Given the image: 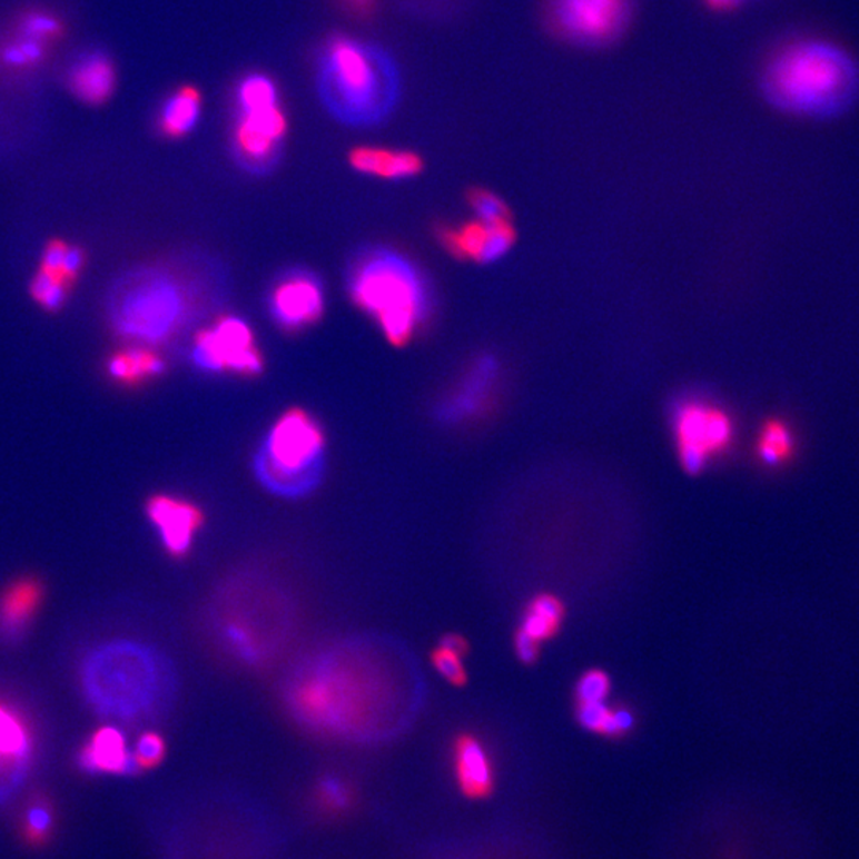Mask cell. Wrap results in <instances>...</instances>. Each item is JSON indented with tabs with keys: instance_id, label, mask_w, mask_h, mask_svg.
<instances>
[{
	"instance_id": "cell-1",
	"label": "cell",
	"mask_w": 859,
	"mask_h": 859,
	"mask_svg": "<svg viewBox=\"0 0 859 859\" xmlns=\"http://www.w3.org/2000/svg\"><path fill=\"white\" fill-rule=\"evenodd\" d=\"M405 646L381 635H355L299 661L284 702L310 731L373 740L406 728L421 712L424 681Z\"/></svg>"
},
{
	"instance_id": "cell-2",
	"label": "cell",
	"mask_w": 859,
	"mask_h": 859,
	"mask_svg": "<svg viewBox=\"0 0 859 859\" xmlns=\"http://www.w3.org/2000/svg\"><path fill=\"white\" fill-rule=\"evenodd\" d=\"M85 698L103 718L135 723L168 713L176 701V668L150 644L117 640L95 648L80 669Z\"/></svg>"
},
{
	"instance_id": "cell-3",
	"label": "cell",
	"mask_w": 859,
	"mask_h": 859,
	"mask_svg": "<svg viewBox=\"0 0 859 859\" xmlns=\"http://www.w3.org/2000/svg\"><path fill=\"white\" fill-rule=\"evenodd\" d=\"M766 101L781 112L829 118L846 112L859 92V69L842 48L796 40L779 48L761 73Z\"/></svg>"
},
{
	"instance_id": "cell-4",
	"label": "cell",
	"mask_w": 859,
	"mask_h": 859,
	"mask_svg": "<svg viewBox=\"0 0 859 859\" xmlns=\"http://www.w3.org/2000/svg\"><path fill=\"white\" fill-rule=\"evenodd\" d=\"M210 622L231 656L244 664H265L294 633V600L269 576H235L215 595Z\"/></svg>"
},
{
	"instance_id": "cell-5",
	"label": "cell",
	"mask_w": 859,
	"mask_h": 859,
	"mask_svg": "<svg viewBox=\"0 0 859 859\" xmlns=\"http://www.w3.org/2000/svg\"><path fill=\"white\" fill-rule=\"evenodd\" d=\"M347 287L355 305L376 322L392 346H406L427 317V284L398 251L372 249L361 255L347 276Z\"/></svg>"
},
{
	"instance_id": "cell-6",
	"label": "cell",
	"mask_w": 859,
	"mask_h": 859,
	"mask_svg": "<svg viewBox=\"0 0 859 859\" xmlns=\"http://www.w3.org/2000/svg\"><path fill=\"white\" fill-rule=\"evenodd\" d=\"M325 450L320 422L302 407H292L274 422L255 453V477L276 497L305 498L324 480Z\"/></svg>"
},
{
	"instance_id": "cell-7",
	"label": "cell",
	"mask_w": 859,
	"mask_h": 859,
	"mask_svg": "<svg viewBox=\"0 0 859 859\" xmlns=\"http://www.w3.org/2000/svg\"><path fill=\"white\" fill-rule=\"evenodd\" d=\"M191 307L190 292L176 277L140 274L115 299L113 324L126 339L158 344L179 332Z\"/></svg>"
},
{
	"instance_id": "cell-8",
	"label": "cell",
	"mask_w": 859,
	"mask_h": 859,
	"mask_svg": "<svg viewBox=\"0 0 859 859\" xmlns=\"http://www.w3.org/2000/svg\"><path fill=\"white\" fill-rule=\"evenodd\" d=\"M635 0H544L547 31L588 50L613 46L632 23Z\"/></svg>"
},
{
	"instance_id": "cell-9",
	"label": "cell",
	"mask_w": 859,
	"mask_h": 859,
	"mask_svg": "<svg viewBox=\"0 0 859 859\" xmlns=\"http://www.w3.org/2000/svg\"><path fill=\"white\" fill-rule=\"evenodd\" d=\"M191 361L207 373H231L255 377L265 369L254 329L244 318L225 316L201 329L192 339Z\"/></svg>"
},
{
	"instance_id": "cell-10",
	"label": "cell",
	"mask_w": 859,
	"mask_h": 859,
	"mask_svg": "<svg viewBox=\"0 0 859 859\" xmlns=\"http://www.w3.org/2000/svg\"><path fill=\"white\" fill-rule=\"evenodd\" d=\"M677 444L684 470L699 473L713 455L723 453L731 444V418L723 411L701 402H687L677 407Z\"/></svg>"
},
{
	"instance_id": "cell-11",
	"label": "cell",
	"mask_w": 859,
	"mask_h": 859,
	"mask_svg": "<svg viewBox=\"0 0 859 859\" xmlns=\"http://www.w3.org/2000/svg\"><path fill=\"white\" fill-rule=\"evenodd\" d=\"M332 87L338 91L352 113L369 112L377 91V73L372 58L349 39H335L328 48Z\"/></svg>"
},
{
	"instance_id": "cell-12",
	"label": "cell",
	"mask_w": 859,
	"mask_h": 859,
	"mask_svg": "<svg viewBox=\"0 0 859 859\" xmlns=\"http://www.w3.org/2000/svg\"><path fill=\"white\" fill-rule=\"evenodd\" d=\"M269 314L285 332H303L324 316L325 295L314 274L296 269L280 277L268 299Z\"/></svg>"
},
{
	"instance_id": "cell-13",
	"label": "cell",
	"mask_w": 859,
	"mask_h": 859,
	"mask_svg": "<svg viewBox=\"0 0 859 859\" xmlns=\"http://www.w3.org/2000/svg\"><path fill=\"white\" fill-rule=\"evenodd\" d=\"M146 514L157 529L166 553L174 559H184L190 554L196 536L206 522L198 505L169 494L151 495L146 503Z\"/></svg>"
},
{
	"instance_id": "cell-14",
	"label": "cell",
	"mask_w": 859,
	"mask_h": 859,
	"mask_svg": "<svg viewBox=\"0 0 859 859\" xmlns=\"http://www.w3.org/2000/svg\"><path fill=\"white\" fill-rule=\"evenodd\" d=\"M285 132H287V118L279 103L265 109L240 112L235 144L244 165L254 169L268 166Z\"/></svg>"
},
{
	"instance_id": "cell-15",
	"label": "cell",
	"mask_w": 859,
	"mask_h": 859,
	"mask_svg": "<svg viewBox=\"0 0 859 859\" xmlns=\"http://www.w3.org/2000/svg\"><path fill=\"white\" fill-rule=\"evenodd\" d=\"M440 240L455 257L491 263L510 250L514 231L510 220H476L461 227L443 228L440 231Z\"/></svg>"
},
{
	"instance_id": "cell-16",
	"label": "cell",
	"mask_w": 859,
	"mask_h": 859,
	"mask_svg": "<svg viewBox=\"0 0 859 859\" xmlns=\"http://www.w3.org/2000/svg\"><path fill=\"white\" fill-rule=\"evenodd\" d=\"M498 379V365L492 357H483L470 366L453 391L444 396L436 414L447 424L466 421L486 409Z\"/></svg>"
},
{
	"instance_id": "cell-17",
	"label": "cell",
	"mask_w": 859,
	"mask_h": 859,
	"mask_svg": "<svg viewBox=\"0 0 859 859\" xmlns=\"http://www.w3.org/2000/svg\"><path fill=\"white\" fill-rule=\"evenodd\" d=\"M79 766L87 773H118L136 776L140 772L135 754L129 751L124 732L106 725L98 729L79 753Z\"/></svg>"
},
{
	"instance_id": "cell-18",
	"label": "cell",
	"mask_w": 859,
	"mask_h": 859,
	"mask_svg": "<svg viewBox=\"0 0 859 859\" xmlns=\"http://www.w3.org/2000/svg\"><path fill=\"white\" fill-rule=\"evenodd\" d=\"M66 85L80 102L102 106L117 88V69L112 59L101 51L87 53L70 66Z\"/></svg>"
},
{
	"instance_id": "cell-19",
	"label": "cell",
	"mask_w": 859,
	"mask_h": 859,
	"mask_svg": "<svg viewBox=\"0 0 859 859\" xmlns=\"http://www.w3.org/2000/svg\"><path fill=\"white\" fill-rule=\"evenodd\" d=\"M43 586L37 577H21L0 592V640L13 643L24 635L42 605Z\"/></svg>"
},
{
	"instance_id": "cell-20",
	"label": "cell",
	"mask_w": 859,
	"mask_h": 859,
	"mask_svg": "<svg viewBox=\"0 0 859 859\" xmlns=\"http://www.w3.org/2000/svg\"><path fill=\"white\" fill-rule=\"evenodd\" d=\"M454 770L462 794L486 799L495 787L494 768L486 747L473 734H462L454 742Z\"/></svg>"
},
{
	"instance_id": "cell-21",
	"label": "cell",
	"mask_w": 859,
	"mask_h": 859,
	"mask_svg": "<svg viewBox=\"0 0 859 859\" xmlns=\"http://www.w3.org/2000/svg\"><path fill=\"white\" fill-rule=\"evenodd\" d=\"M32 740L17 713L0 703V792L17 787L31 761Z\"/></svg>"
},
{
	"instance_id": "cell-22",
	"label": "cell",
	"mask_w": 859,
	"mask_h": 859,
	"mask_svg": "<svg viewBox=\"0 0 859 859\" xmlns=\"http://www.w3.org/2000/svg\"><path fill=\"white\" fill-rule=\"evenodd\" d=\"M352 168L365 176L384 180H405L416 177L424 168L418 155L407 150L384 147H358L349 155Z\"/></svg>"
},
{
	"instance_id": "cell-23",
	"label": "cell",
	"mask_w": 859,
	"mask_h": 859,
	"mask_svg": "<svg viewBox=\"0 0 859 859\" xmlns=\"http://www.w3.org/2000/svg\"><path fill=\"white\" fill-rule=\"evenodd\" d=\"M51 50L50 43L13 26V31L0 39V70L13 76L36 72L46 65Z\"/></svg>"
},
{
	"instance_id": "cell-24",
	"label": "cell",
	"mask_w": 859,
	"mask_h": 859,
	"mask_svg": "<svg viewBox=\"0 0 859 859\" xmlns=\"http://www.w3.org/2000/svg\"><path fill=\"white\" fill-rule=\"evenodd\" d=\"M201 92L195 87H181L162 103L158 115V129L169 139H180L192 131L201 117Z\"/></svg>"
},
{
	"instance_id": "cell-25",
	"label": "cell",
	"mask_w": 859,
	"mask_h": 859,
	"mask_svg": "<svg viewBox=\"0 0 859 859\" xmlns=\"http://www.w3.org/2000/svg\"><path fill=\"white\" fill-rule=\"evenodd\" d=\"M577 721L588 731L613 739L624 737L635 724L633 714L628 709H611L605 702L577 703Z\"/></svg>"
},
{
	"instance_id": "cell-26",
	"label": "cell",
	"mask_w": 859,
	"mask_h": 859,
	"mask_svg": "<svg viewBox=\"0 0 859 859\" xmlns=\"http://www.w3.org/2000/svg\"><path fill=\"white\" fill-rule=\"evenodd\" d=\"M107 369L113 379L135 384L165 373L166 363L151 350L132 347V349L121 352V354L110 358Z\"/></svg>"
},
{
	"instance_id": "cell-27",
	"label": "cell",
	"mask_w": 859,
	"mask_h": 859,
	"mask_svg": "<svg viewBox=\"0 0 859 859\" xmlns=\"http://www.w3.org/2000/svg\"><path fill=\"white\" fill-rule=\"evenodd\" d=\"M564 620V605L561 600L553 595H539L533 599L527 611H525L524 621H522L521 631L535 639L536 642L551 639L557 633Z\"/></svg>"
},
{
	"instance_id": "cell-28",
	"label": "cell",
	"mask_w": 859,
	"mask_h": 859,
	"mask_svg": "<svg viewBox=\"0 0 859 859\" xmlns=\"http://www.w3.org/2000/svg\"><path fill=\"white\" fill-rule=\"evenodd\" d=\"M55 828V810L46 798L28 803L21 821V832L29 846L40 847L48 842Z\"/></svg>"
},
{
	"instance_id": "cell-29",
	"label": "cell",
	"mask_w": 859,
	"mask_h": 859,
	"mask_svg": "<svg viewBox=\"0 0 859 859\" xmlns=\"http://www.w3.org/2000/svg\"><path fill=\"white\" fill-rule=\"evenodd\" d=\"M792 436L790 430L781 422H768L762 428L758 443L759 458L766 465L776 466L787 461L792 453Z\"/></svg>"
},
{
	"instance_id": "cell-30",
	"label": "cell",
	"mask_w": 859,
	"mask_h": 859,
	"mask_svg": "<svg viewBox=\"0 0 859 859\" xmlns=\"http://www.w3.org/2000/svg\"><path fill=\"white\" fill-rule=\"evenodd\" d=\"M240 112L265 109L279 103L277 88L271 79L265 76H251L240 83L238 92Z\"/></svg>"
},
{
	"instance_id": "cell-31",
	"label": "cell",
	"mask_w": 859,
	"mask_h": 859,
	"mask_svg": "<svg viewBox=\"0 0 859 859\" xmlns=\"http://www.w3.org/2000/svg\"><path fill=\"white\" fill-rule=\"evenodd\" d=\"M433 668L436 672L443 677L444 680L450 681L454 687H464L468 681V673L464 665V656L450 650V648L438 644L432 653Z\"/></svg>"
},
{
	"instance_id": "cell-32",
	"label": "cell",
	"mask_w": 859,
	"mask_h": 859,
	"mask_svg": "<svg viewBox=\"0 0 859 859\" xmlns=\"http://www.w3.org/2000/svg\"><path fill=\"white\" fill-rule=\"evenodd\" d=\"M135 759L140 770H148L157 768L165 761L166 757V742L158 732L147 731L137 740L135 751Z\"/></svg>"
},
{
	"instance_id": "cell-33",
	"label": "cell",
	"mask_w": 859,
	"mask_h": 859,
	"mask_svg": "<svg viewBox=\"0 0 859 859\" xmlns=\"http://www.w3.org/2000/svg\"><path fill=\"white\" fill-rule=\"evenodd\" d=\"M609 675L602 670H589L576 684L577 703L605 702L610 695Z\"/></svg>"
},
{
	"instance_id": "cell-34",
	"label": "cell",
	"mask_w": 859,
	"mask_h": 859,
	"mask_svg": "<svg viewBox=\"0 0 859 859\" xmlns=\"http://www.w3.org/2000/svg\"><path fill=\"white\" fill-rule=\"evenodd\" d=\"M470 204H472V209L475 210L480 220H510V210L506 209L505 203L497 198L494 192L473 190L470 192Z\"/></svg>"
},
{
	"instance_id": "cell-35",
	"label": "cell",
	"mask_w": 859,
	"mask_h": 859,
	"mask_svg": "<svg viewBox=\"0 0 859 859\" xmlns=\"http://www.w3.org/2000/svg\"><path fill=\"white\" fill-rule=\"evenodd\" d=\"M322 801L327 803L328 807L335 809V807H344L349 801L347 798L346 788L340 781L335 779L325 780L320 787Z\"/></svg>"
},
{
	"instance_id": "cell-36",
	"label": "cell",
	"mask_w": 859,
	"mask_h": 859,
	"mask_svg": "<svg viewBox=\"0 0 859 859\" xmlns=\"http://www.w3.org/2000/svg\"><path fill=\"white\" fill-rule=\"evenodd\" d=\"M66 251H68V246H65V244L51 243L50 246L47 247L46 254H43L42 269L61 274L62 276V261H65Z\"/></svg>"
},
{
	"instance_id": "cell-37",
	"label": "cell",
	"mask_w": 859,
	"mask_h": 859,
	"mask_svg": "<svg viewBox=\"0 0 859 859\" xmlns=\"http://www.w3.org/2000/svg\"><path fill=\"white\" fill-rule=\"evenodd\" d=\"M540 642L529 636L525 632H517L516 653L524 664H533L539 658Z\"/></svg>"
},
{
	"instance_id": "cell-38",
	"label": "cell",
	"mask_w": 859,
	"mask_h": 859,
	"mask_svg": "<svg viewBox=\"0 0 859 859\" xmlns=\"http://www.w3.org/2000/svg\"><path fill=\"white\" fill-rule=\"evenodd\" d=\"M81 266H83V254H81V250L76 249V247H68L65 261H62V276L68 280L72 279L80 271Z\"/></svg>"
},
{
	"instance_id": "cell-39",
	"label": "cell",
	"mask_w": 859,
	"mask_h": 859,
	"mask_svg": "<svg viewBox=\"0 0 859 859\" xmlns=\"http://www.w3.org/2000/svg\"><path fill=\"white\" fill-rule=\"evenodd\" d=\"M440 644L450 648V650L455 651V653L462 654V656H465L470 650L468 642H466L464 636L457 635V633H447V635L443 636Z\"/></svg>"
},
{
	"instance_id": "cell-40",
	"label": "cell",
	"mask_w": 859,
	"mask_h": 859,
	"mask_svg": "<svg viewBox=\"0 0 859 859\" xmlns=\"http://www.w3.org/2000/svg\"><path fill=\"white\" fill-rule=\"evenodd\" d=\"M355 12L365 13L372 9L374 0H346Z\"/></svg>"
}]
</instances>
